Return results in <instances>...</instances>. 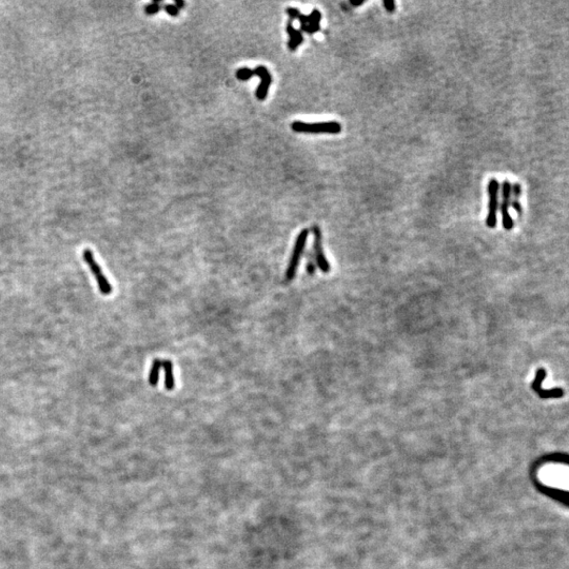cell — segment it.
<instances>
[{
  "label": "cell",
  "instance_id": "obj_19",
  "mask_svg": "<svg viewBox=\"0 0 569 569\" xmlns=\"http://www.w3.org/2000/svg\"><path fill=\"white\" fill-rule=\"evenodd\" d=\"M383 4L385 6V10L388 13H393L396 11V2L392 1V0H384Z\"/></svg>",
  "mask_w": 569,
  "mask_h": 569
},
{
  "label": "cell",
  "instance_id": "obj_8",
  "mask_svg": "<svg viewBox=\"0 0 569 569\" xmlns=\"http://www.w3.org/2000/svg\"><path fill=\"white\" fill-rule=\"evenodd\" d=\"M297 20L300 23V32L312 35L321 30L320 23L322 20V13L315 9L309 15L300 14Z\"/></svg>",
  "mask_w": 569,
  "mask_h": 569
},
{
  "label": "cell",
  "instance_id": "obj_21",
  "mask_svg": "<svg viewBox=\"0 0 569 569\" xmlns=\"http://www.w3.org/2000/svg\"><path fill=\"white\" fill-rule=\"evenodd\" d=\"M185 5H186V2L182 1V0H175V6H176L178 10L183 9V6Z\"/></svg>",
  "mask_w": 569,
  "mask_h": 569
},
{
  "label": "cell",
  "instance_id": "obj_1",
  "mask_svg": "<svg viewBox=\"0 0 569 569\" xmlns=\"http://www.w3.org/2000/svg\"><path fill=\"white\" fill-rule=\"evenodd\" d=\"M292 131L306 134H340L341 124L338 121H325L308 123L304 121H294L291 124Z\"/></svg>",
  "mask_w": 569,
  "mask_h": 569
},
{
  "label": "cell",
  "instance_id": "obj_3",
  "mask_svg": "<svg viewBox=\"0 0 569 569\" xmlns=\"http://www.w3.org/2000/svg\"><path fill=\"white\" fill-rule=\"evenodd\" d=\"M309 237V230L308 229H304L299 232V234L297 235V238L295 240V244L293 247V251H292V255L290 257V262L287 268V271H286V280L287 281H292L296 275L297 272V268L300 262V258H302V255L304 253V250L306 248L307 245V240Z\"/></svg>",
  "mask_w": 569,
  "mask_h": 569
},
{
  "label": "cell",
  "instance_id": "obj_6",
  "mask_svg": "<svg viewBox=\"0 0 569 569\" xmlns=\"http://www.w3.org/2000/svg\"><path fill=\"white\" fill-rule=\"evenodd\" d=\"M312 233H313V255L315 259V264L320 268L323 273H329L331 270V266L324 253L322 231L319 226L316 225L313 226Z\"/></svg>",
  "mask_w": 569,
  "mask_h": 569
},
{
  "label": "cell",
  "instance_id": "obj_7",
  "mask_svg": "<svg viewBox=\"0 0 569 569\" xmlns=\"http://www.w3.org/2000/svg\"><path fill=\"white\" fill-rule=\"evenodd\" d=\"M510 200H512V183L508 180H504L502 183V202H501V214L502 224L506 231L512 230L514 227V222L512 215L509 213Z\"/></svg>",
  "mask_w": 569,
  "mask_h": 569
},
{
  "label": "cell",
  "instance_id": "obj_18",
  "mask_svg": "<svg viewBox=\"0 0 569 569\" xmlns=\"http://www.w3.org/2000/svg\"><path fill=\"white\" fill-rule=\"evenodd\" d=\"M286 13L288 14V16L290 17L291 21H292V20H295V19H298L299 15L302 14V13H300V11H299L298 9H295V7H288V9L286 10Z\"/></svg>",
  "mask_w": 569,
  "mask_h": 569
},
{
  "label": "cell",
  "instance_id": "obj_9",
  "mask_svg": "<svg viewBox=\"0 0 569 569\" xmlns=\"http://www.w3.org/2000/svg\"><path fill=\"white\" fill-rule=\"evenodd\" d=\"M254 74L255 76L259 77V79H261V82H259V85L256 89L255 95L258 100L263 102V100L266 99L268 95V91H269V88L272 83L271 73L268 71L265 65H258L256 66V69H254Z\"/></svg>",
  "mask_w": 569,
  "mask_h": 569
},
{
  "label": "cell",
  "instance_id": "obj_4",
  "mask_svg": "<svg viewBox=\"0 0 569 569\" xmlns=\"http://www.w3.org/2000/svg\"><path fill=\"white\" fill-rule=\"evenodd\" d=\"M499 191L500 183L498 179L491 178L488 181V212L486 216V225L490 229L497 227L498 224V208H499Z\"/></svg>",
  "mask_w": 569,
  "mask_h": 569
},
{
  "label": "cell",
  "instance_id": "obj_17",
  "mask_svg": "<svg viewBox=\"0 0 569 569\" xmlns=\"http://www.w3.org/2000/svg\"><path fill=\"white\" fill-rule=\"evenodd\" d=\"M161 10H162V7H161L160 4L152 2V3L148 4V5L145 7V13H146L147 15H155V14H157L158 12H160Z\"/></svg>",
  "mask_w": 569,
  "mask_h": 569
},
{
  "label": "cell",
  "instance_id": "obj_11",
  "mask_svg": "<svg viewBox=\"0 0 569 569\" xmlns=\"http://www.w3.org/2000/svg\"><path fill=\"white\" fill-rule=\"evenodd\" d=\"M162 367L165 370V387L167 390H173L175 387V380L173 374V364L168 359H163Z\"/></svg>",
  "mask_w": 569,
  "mask_h": 569
},
{
  "label": "cell",
  "instance_id": "obj_13",
  "mask_svg": "<svg viewBox=\"0 0 569 569\" xmlns=\"http://www.w3.org/2000/svg\"><path fill=\"white\" fill-rule=\"evenodd\" d=\"M162 362L163 359H154L152 366H151V369H150V373H149V384L151 385V386H156L158 384V380H160V372H161V368H162Z\"/></svg>",
  "mask_w": 569,
  "mask_h": 569
},
{
  "label": "cell",
  "instance_id": "obj_12",
  "mask_svg": "<svg viewBox=\"0 0 569 569\" xmlns=\"http://www.w3.org/2000/svg\"><path fill=\"white\" fill-rule=\"evenodd\" d=\"M522 194V186L520 185L518 182L513 183L512 185V199L510 200V205L512 206V208L514 209V211L518 214V215H522L523 212V207L520 203V197Z\"/></svg>",
  "mask_w": 569,
  "mask_h": 569
},
{
  "label": "cell",
  "instance_id": "obj_16",
  "mask_svg": "<svg viewBox=\"0 0 569 569\" xmlns=\"http://www.w3.org/2000/svg\"><path fill=\"white\" fill-rule=\"evenodd\" d=\"M308 256V263H307V272L309 274H314L315 272V268H316V264H315V259H314V255L313 253L309 252Z\"/></svg>",
  "mask_w": 569,
  "mask_h": 569
},
{
  "label": "cell",
  "instance_id": "obj_10",
  "mask_svg": "<svg viewBox=\"0 0 569 569\" xmlns=\"http://www.w3.org/2000/svg\"><path fill=\"white\" fill-rule=\"evenodd\" d=\"M286 31L289 34V41H288V47L291 50V51H296L297 48L304 43V35L303 33L300 32L299 30H296L293 24H292V21H289L287 24V28Z\"/></svg>",
  "mask_w": 569,
  "mask_h": 569
},
{
  "label": "cell",
  "instance_id": "obj_5",
  "mask_svg": "<svg viewBox=\"0 0 569 569\" xmlns=\"http://www.w3.org/2000/svg\"><path fill=\"white\" fill-rule=\"evenodd\" d=\"M546 375L547 372L545 368H539L537 372H535L534 380L531 383V389L543 399L563 398L565 395V391L562 387H554L548 390L542 388V384L544 380L546 379Z\"/></svg>",
  "mask_w": 569,
  "mask_h": 569
},
{
  "label": "cell",
  "instance_id": "obj_15",
  "mask_svg": "<svg viewBox=\"0 0 569 569\" xmlns=\"http://www.w3.org/2000/svg\"><path fill=\"white\" fill-rule=\"evenodd\" d=\"M162 9L165 10V12L167 14L172 16V17H177V16L179 15V11H180L177 9L176 6H175V4H164Z\"/></svg>",
  "mask_w": 569,
  "mask_h": 569
},
{
  "label": "cell",
  "instance_id": "obj_14",
  "mask_svg": "<svg viewBox=\"0 0 569 569\" xmlns=\"http://www.w3.org/2000/svg\"><path fill=\"white\" fill-rule=\"evenodd\" d=\"M255 76L254 70L249 68H240L236 71V78L240 81H248L249 79Z\"/></svg>",
  "mask_w": 569,
  "mask_h": 569
},
{
  "label": "cell",
  "instance_id": "obj_2",
  "mask_svg": "<svg viewBox=\"0 0 569 569\" xmlns=\"http://www.w3.org/2000/svg\"><path fill=\"white\" fill-rule=\"evenodd\" d=\"M82 257H83V261L87 263V265L89 266L91 272L93 273V275L95 276V280L97 282L98 284V289L100 291V293L103 295H110L112 293V284H110L106 278V275L104 274L102 268L98 265V263L96 262V259L94 257L93 252L90 249H85L82 252Z\"/></svg>",
  "mask_w": 569,
  "mask_h": 569
},
{
  "label": "cell",
  "instance_id": "obj_20",
  "mask_svg": "<svg viewBox=\"0 0 569 569\" xmlns=\"http://www.w3.org/2000/svg\"><path fill=\"white\" fill-rule=\"evenodd\" d=\"M365 3V0H350V4L352 6H361Z\"/></svg>",
  "mask_w": 569,
  "mask_h": 569
}]
</instances>
